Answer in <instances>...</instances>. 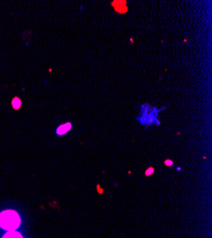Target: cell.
I'll return each mask as SVG.
<instances>
[{"instance_id": "4", "label": "cell", "mask_w": 212, "mask_h": 238, "mask_svg": "<svg viewBox=\"0 0 212 238\" xmlns=\"http://www.w3.org/2000/svg\"><path fill=\"white\" fill-rule=\"evenodd\" d=\"M11 104H12V107H14L15 110H19V108L21 107V100L18 97H15V98H14V100H12Z\"/></svg>"}, {"instance_id": "6", "label": "cell", "mask_w": 212, "mask_h": 238, "mask_svg": "<svg viewBox=\"0 0 212 238\" xmlns=\"http://www.w3.org/2000/svg\"><path fill=\"white\" fill-rule=\"evenodd\" d=\"M166 164L170 166V165H172V162H171V161H166Z\"/></svg>"}, {"instance_id": "3", "label": "cell", "mask_w": 212, "mask_h": 238, "mask_svg": "<svg viewBox=\"0 0 212 238\" xmlns=\"http://www.w3.org/2000/svg\"><path fill=\"white\" fill-rule=\"evenodd\" d=\"M3 238H23V237L20 233L16 231H9L3 236Z\"/></svg>"}, {"instance_id": "5", "label": "cell", "mask_w": 212, "mask_h": 238, "mask_svg": "<svg viewBox=\"0 0 212 238\" xmlns=\"http://www.w3.org/2000/svg\"><path fill=\"white\" fill-rule=\"evenodd\" d=\"M151 173H153V169H149V171L147 173V174L149 175V174H150Z\"/></svg>"}, {"instance_id": "1", "label": "cell", "mask_w": 212, "mask_h": 238, "mask_svg": "<svg viewBox=\"0 0 212 238\" xmlns=\"http://www.w3.org/2000/svg\"><path fill=\"white\" fill-rule=\"evenodd\" d=\"M20 225V217L15 210H4L0 214V227L8 231H15Z\"/></svg>"}, {"instance_id": "2", "label": "cell", "mask_w": 212, "mask_h": 238, "mask_svg": "<svg viewBox=\"0 0 212 238\" xmlns=\"http://www.w3.org/2000/svg\"><path fill=\"white\" fill-rule=\"evenodd\" d=\"M71 123H66V124H64V125H61V126L57 129L56 133H57V134H59V135L65 134H67L68 131L71 130Z\"/></svg>"}]
</instances>
